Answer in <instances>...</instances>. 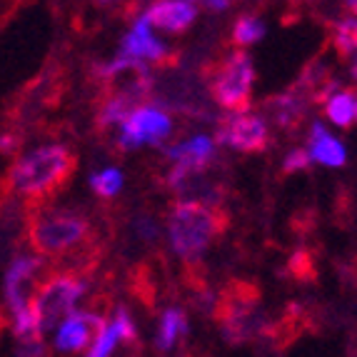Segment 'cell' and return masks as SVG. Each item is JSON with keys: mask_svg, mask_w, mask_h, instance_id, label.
<instances>
[{"mask_svg": "<svg viewBox=\"0 0 357 357\" xmlns=\"http://www.w3.org/2000/svg\"><path fill=\"white\" fill-rule=\"evenodd\" d=\"M333 43H335V50H337L340 58L355 63V45H357L355 15H347V18L337 20V23L333 25Z\"/></svg>", "mask_w": 357, "mask_h": 357, "instance_id": "cell-17", "label": "cell"}, {"mask_svg": "<svg viewBox=\"0 0 357 357\" xmlns=\"http://www.w3.org/2000/svg\"><path fill=\"white\" fill-rule=\"evenodd\" d=\"M287 275L300 282H315L317 280V257L312 255L307 248L292 252V257L287 260Z\"/></svg>", "mask_w": 357, "mask_h": 357, "instance_id": "cell-18", "label": "cell"}, {"mask_svg": "<svg viewBox=\"0 0 357 357\" xmlns=\"http://www.w3.org/2000/svg\"><path fill=\"white\" fill-rule=\"evenodd\" d=\"M25 238L38 255L60 257L98 240L88 215L77 208H40L25 213Z\"/></svg>", "mask_w": 357, "mask_h": 357, "instance_id": "cell-2", "label": "cell"}, {"mask_svg": "<svg viewBox=\"0 0 357 357\" xmlns=\"http://www.w3.org/2000/svg\"><path fill=\"white\" fill-rule=\"evenodd\" d=\"M115 342H118V330H115V325H105L93 337V347H90L88 357H110L115 350Z\"/></svg>", "mask_w": 357, "mask_h": 357, "instance_id": "cell-21", "label": "cell"}, {"mask_svg": "<svg viewBox=\"0 0 357 357\" xmlns=\"http://www.w3.org/2000/svg\"><path fill=\"white\" fill-rule=\"evenodd\" d=\"M96 6L105 8V6H123V0H96Z\"/></svg>", "mask_w": 357, "mask_h": 357, "instance_id": "cell-27", "label": "cell"}, {"mask_svg": "<svg viewBox=\"0 0 357 357\" xmlns=\"http://www.w3.org/2000/svg\"><path fill=\"white\" fill-rule=\"evenodd\" d=\"M8 328V317H6V312H3V307H0V333Z\"/></svg>", "mask_w": 357, "mask_h": 357, "instance_id": "cell-28", "label": "cell"}, {"mask_svg": "<svg viewBox=\"0 0 357 357\" xmlns=\"http://www.w3.org/2000/svg\"><path fill=\"white\" fill-rule=\"evenodd\" d=\"M230 215L222 208H205L200 203H175L167 215V232L173 250L185 262H197L213 240L222 238Z\"/></svg>", "mask_w": 357, "mask_h": 357, "instance_id": "cell-3", "label": "cell"}, {"mask_svg": "<svg viewBox=\"0 0 357 357\" xmlns=\"http://www.w3.org/2000/svg\"><path fill=\"white\" fill-rule=\"evenodd\" d=\"M262 110L268 113V118L275 120V126L282 128L287 132H298L305 123V113H307V98L292 85L282 96H273L262 102Z\"/></svg>", "mask_w": 357, "mask_h": 357, "instance_id": "cell-11", "label": "cell"}, {"mask_svg": "<svg viewBox=\"0 0 357 357\" xmlns=\"http://www.w3.org/2000/svg\"><path fill=\"white\" fill-rule=\"evenodd\" d=\"M120 150H135L148 140L153 145H160L162 140L170 137L173 132V123H170V115L158 110L153 105L137 107L135 113L120 123Z\"/></svg>", "mask_w": 357, "mask_h": 357, "instance_id": "cell-8", "label": "cell"}, {"mask_svg": "<svg viewBox=\"0 0 357 357\" xmlns=\"http://www.w3.org/2000/svg\"><path fill=\"white\" fill-rule=\"evenodd\" d=\"M40 270H45V265H43L40 257L33 255H18L10 262L3 292H6V305L13 315H18L20 310L28 307V303L33 300V292L40 282V278H38Z\"/></svg>", "mask_w": 357, "mask_h": 357, "instance_id": "cell-9", "label": "cell"}, {"mask_svg": "<svg viewBox=\"0 0 357 357\" xmlns=\"http://www.w3.org/2000/svg\"><path fill=\"white\" fill-rule=\"evenodd\" d=\"M273 357H280V355H273Z\"/></svg>", "mask_w": 357, "mask_h": 357, "instance_id": "cell-30", "label": "cell"}, {"mask_svg": "<svg viewBox=\"0 0 357 357\" xmlns=\"http://www.w3.org/2000/svg\"><path fill=\"white\" fill-rule=\"evenodd\" d=\"M315 222H317L315 210H305V213H298L292 218V230L298 232V235H305V232H310L315 227Z\"/></svg>", "mask_w": 357, "mask_h": 357, "instance_id": "cell-25", "label": "cell"}, {"mask_svg": "<svg viewBox=\"0 0 357 357\" xmlns=\"http://www.w3.org/2000/svg\"><path fill=\"white\" fill-rule=\"evenodd\" d=\"M260 285L250 280H230L222 287L220 298L213 303V317L222 328L225 342L243 345L260 335L268 322L260 312Z\"/></svg>", "mask_w": 357, "mask_h": 357, "instance_id": "cell-4", "label": "cell"}, {"mask_svg": "<svg viewBox=\"0 0 357 357\" xmlns=\"http://www.w3.org/2000/svg\"><path fill=\"white\" fill-rule=\"evenodd\" d=\"M15 3H23V0H15Z\"/></svg>", "mask_w": 357, "mask_h": 357, "instance_id": "cell-29", "label": "cell"}, {"mask_svg": "<svg viewBox=\"0 0 357 357\" xmlns=\"http://www.w3.org/2000/svg\"><path fill=\"white\" fill-rule=\"evenodd\" d=\"M200 80H203L208 96L218 105L227 107L232 113H248L252 98V60L243 50H235L227 58H210L200 68Z\"/></svg>", "mask_w": 357, "mask_h": 357, "instance_id": "cell-5", "label": "cell"}, {"mask_svg": "<svg viewBox=\"0 0 357 357\" xmlns=\"http://www.w3.org/2000/svg\"><path fill=\"white\" fill-rule=\"evenodd\" d=\"M188 333V317H185L183 310L178 307H167L160 317V328H158V350L160 352H167L170 347L175 345V340L180 335Z\"/></svg>", "mask_w": 357, "mask_h": 357, "instance_id": "cell-15", "label": "cell"}, {"mask_svg": "<svg viewBox=\"0 0 357 357\" xmlns=\"http://www.w3.org/2000/svg\"><path fill=\"white\" fill-rule=\"evenodd\" d=\"M215 140L222 145L240 150V153H265L270 143L268 126L257 115L250 113H235L215 120Z\"/></svg>", "mask_w": 357, "mask_h": 357, "instance_id": "cell-7", "label": "cell"}, {"mask_svg": "<svg viewBox=\"0 0 357 357\" xmlns=\"http://www.w3.org/2000/svg\"><path fill=\"white\" fill-rule=\"evenodd\" d=\"M160 235V227L155 222V218L150 213H140L135 215V220H132V238H137L140 243H148L153 245Z\"/></svg>", "mask_w": 357, "mask_h": 357, "instance_id": "cell-22", "label": "cell"}, {"mask_svg": "<svg viewBox=\"0 0 357 357\" xmlns=\"http://www.w3.org/2000/svg\"><path fill=\"white\" fill-rule=\"evenodd\" d=\"M230 3H232V0H205V6H208L213 13L225 10V8H230Z\"/></svg>", "mask_w": 357, "mask_h": 357, "instance_id": "cell-26", "label": "cell"}, {"mask_svg": "<svg viewBox=\"0 0 357 357\" xmlns=\"http://www.w3.org/2000/svg\"><path fill=\"white\" fill-rule=\"evenodd\" d=\"M105 325V317L90 315V312H70L66 322L60 325L55 347L60 352H83Z\"/></svg>", "mask_w": 357, "mask_h": 357, "instance_id": "cell-10", "label": "cell"}, {"mask_svg": "<svg viewBox=\"0 0 357 357\" xmlns=\"http://www.w3.org/2000/svg\"><path fill=\"white\" fill-rule=\"evenodd\" d=\"M88 280L75 278V275L58 273V270H48L45 278L38 282L36 292H33V310H36L38 325L40 333H50L58 328L60 320H66L75 307L77 298L85 292Z\"/></svg>", "mask_w": 357, "mask_h": 357, "instance_id": "cell-6", "label": "cell"}, {"mask_svg": "<svg viewBox=\"0 0 357 357\" xmlns=\"http://www.w3.org/2000/svg\"><path fill=\"white\" fill-rule=\"evenodd\" d=\"M145 20H148V25H155V28L178 36V33H185L192 25L195 8L188 0H158V3L150 6Z\"/></svg>", "mask_w": 357, "mask_h": 357, "instance_id": "cell-12", "label": "cell"}, {"mask_svg": "<svg viewBox=\"0 0 357 357\" xmlns=\"http://www.w3.org/2000/svg\"><path fill=\"white\" fill-rule=\"evenodd\" d=\"M328 118L340 128H352L357 118V100L355 90H342L328 98Z\"/></svg>", "mask_w": 357, "mask_h": 357, "instance_id": "cell-16", "label": "cell"}, {"mask_svg": "<svg viewBox=\"0 0 357 357\" xmlns=\"http://www.w3.org/2000/svg\"><path fill=\"white\" fill-rule=\"evenodd\" d=\"M77 170V155L66 145H45L23 155L0 180V195H23V210H40L55 203Z\"/></svg>", "mask_w": 357, "mask_h": 357, "instance_id": "cell-1", "label": "cell"}, {"mask_svg": "<svg viewBox=\"0 0 357 357\" xmlns=\"http://www.w3.org/2000/svg\"><path fill=\"white\" fill-rule=\"evenodd\" d=\"M307 167H310V155L303 148H295L292 153H287L285 162H282V173L292 175V173H300V170H307Z\"/></svg>", "mask_w": 357, "mask_h": 357, "instance_id": "cell-24", "label": "cell"}, {"mask_svg": "<svg viewBox=\"0 0 357 357\" xmlns=\"http://www.w3.org/2000/svg\"><path fill=\"white\" fill-rule=\"evenodd\" d=\"M307 140H310V153H307L310 158H315L317 162L330 165V167L345 165V160H347L345 148H342V145H340L337 140L325 130L322 123H312V126H310Z\"/></svg>", "mask_w": 357, "mask_h": 357, "instance_id": "cell-14", "label": "cell"}, {"mask_svg": "<svg viewBox=\"0 0 357 357\" xmlns=\"http://www.w3.org/2000/svg\"><path fill=\"white\" fill-rule=\"evenodd\" d=\"M113 325H115V330H118V340H123L128 345H137V328L126 307L118 310V317H115Z\"/></svg>", "mask_w": 357, "mask_h": 357, "instance_id": "cell-23", "label": "cell"}, {"mask_svg": "<svg viewBox=\"0 0 357 357\" xmlns=\"http://www.w3.org/2000/svg\"><path fill=\"white\" fill-rule=\"evenodd\" d=\"M265 36V23L257 20L255 15H243L232 28V43L235 45H250Z\"/></svg>", "mask_w": 357, "mask_h": 357, "instance_id": "cell-19", "label": "cell"}, {"mask_svg": "<svg viewBox=\"0 0 357 357\" xmlns=\"http://www.w3.org/2000/svg\"><path fill=\"white\" fill-rule=\"evenodd\" d=\"M120 185H123V175H120V170H115V167H105V170H100V173L90 175V188H93V192L100 197L118 195Z\"/></svg>", "mask_w": 357, "mask_h": 357, "instance_id": "cell-20", "label": "cell"}, {"mask_svg": "<svg viewBox=\"0 0 357 357\" xmlns=\"http://www.w3.org/2000/svg\"><path fill=\"white\" fill-rule=\"evenodd\" d=\"M165 53H167L165 45L153 38L150 25L145 18L137 20L130 36H126V40H123V50H120V55H128V58H137V60L145 58V60H153V63H158Z\"/></svg>", "mask_w": 357, "mask_h": 357, "instance_id": "cell-13", "label": "cell"}]
</instances>
